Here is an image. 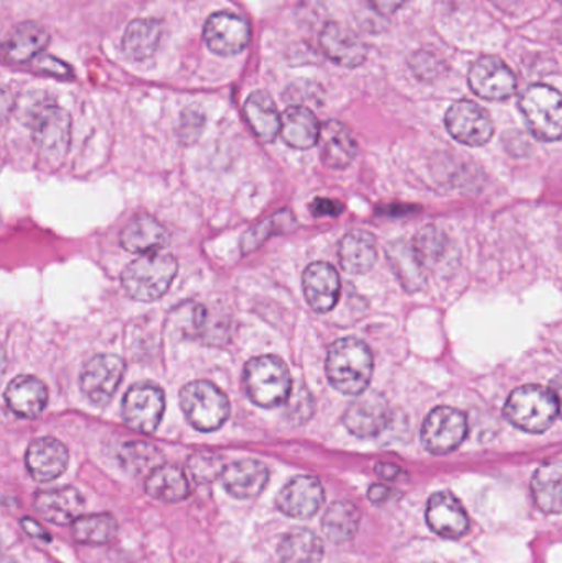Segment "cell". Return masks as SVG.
<instances>
[{
	"label": "cell",
	"mask_w": 562,
	"mask_h": 563,
	"mask_svg": "<svg viewBox=\"0 0 562 563\" xmlns=\"http://www.w3.org/2000/svg\"><path fill=\"white\" fill-rule=\"evenodd\" d=\"M327 377L339 393L360 396L368 389L373 376V354L356 338H342L329 347L326 361Z\"/></svg>",
	"instance_id": "1"
},
{
	"label": "cell",
	"mask_w": 562,
	"mask_h": 563,
	"mask_svg": "<svg viewBox=\"0 0 562 563\" xmlns=\"http://www.w3.org/2000/svg\"><path fill=\"white\" fill-rule=\"evenodd\" d=\"M508 422L528 433H543L560 416V399L551 389L524 386L508 397L504 409Z\"/></svg>",
	"instance_id": "2"
},
{
	"label": "cell",
	"mask_w": 562,
	"mask_h": 563,
	"mask_svg": "<svg viewBox=\"0 0 562 563\" xmlns=\"http://www.w3.org/2000/svg\"><path fill=\"white\" fill-rule=\"evenodd\" d=\"M244 389L256 406L274 409L289 400L293 377L276 356L253 357L244 367Z\"/></svg>",
	"instance_id": "3"
},
{
	"label": "cell",
	"mask_w": 562,
	"mask_h": 563,
	"mask_svg": "<svg viewBox=\"0 0 562 563\" xmlns=\"http://www.w3.org/2000/svg\"><path fill=\"white\" fill-rule=\"evenodd\" d=\"M177 261L167 254H144L129 264L121 282L129 297L139 301H154L170 288L177 276Z\"/></svg>",
	"instance_id": "4"
},
{
	"label": "cell",
	"mask_w": 562,
	"mask_h": 563,
	"mask_svg": "<svg viewBox=\"0 0 562 563\" xmlns=\"http://www.w3.org/2000/svg\"><path fill=\"white\" fill-rule=\"evenodd\" d=\"M180 407L190 426L200 432L220 429L230 417V400L208 380L187 384L180 393Z\"/></svg>",
	"instance_id": "5"
},
{
	"label": "cell",
	"mask_w": 562,
	"mask_h": 563,
	"mask_svg": "<svg viewBox=\"0 0 562 563\" xmlns=\"http://www.w3.org/2000/svg\"><path fill=\"white\" fill-rule=\"evenodd\" d=\"M528 128L535 137L544 142H557L561 139V95L547 85H533L524 92L520 99Z\"/></svg>",
	"instance_id": "6"
},
{
	"label": "cell",
	"mask_w": 562,
	"mask_h": 563,
	"mask_svg": "<svg viewBox=\"0 0 562 563\" xmlns=\"http://www.w3.org/2000/svg\"><path fill=\"white\" fill-rule=\"evenodd\" d=\"M467 417L452 407H436L422 423V445L434 455L454 452L467 437Z\"/></svg>",
	"instance_id": "7"
},
{
	"label": "cell",
	"mask_w": 562,
	"mask_h": 563,
	"mask_svg": "<svg viewBox=\"0 0 562 563\" xmlns=\"http://www.w3.org/2000/svg\"><path fill=\"white\" fill-rule=\"evenodd\" d=\"M36 147L42 152L43 157L48 161H62L63 155L68 151L69 145V121L68 112L58 106H42L33 114L30 121Z\"/></svg>",
	"instance_id": "8"
},
{
	"label": "cell",
	"mask_w": 562,
	"mask_h": 563,
	"mask_svg": "<svg viewBox=\"0 0 562 563\" xmlns=\"http://www.w3.org/2000/svg\"><path fill=\"white\" fill-rule=\"evenodd\" d=\"M449 134L469 147H482L494 137V122L491 115L474 101L454 102L445 114Z\"/></svg>",
	"instance_id": "9"
},
{
	"label": "cell",
	"mask_w": 562,
	"mask_h": 563,
	"mask_svg": "<svg viewBox=\"0 0 562 563\" xmlns=\"http://www.w3.org/2000/svg\"><path fill=\"white\" fill-rule=\"evenodd\" d=\"M125 364L115 354H98L81 371L82 394L96 406H104L114 396L124 376Z\"/></svg>",
	"instance_id": "10"
},
{
	"label": "cell",
	"mask_w": 562,
	"mask_h": 563,
	"mask_svg": "<svg viewBox=\"0 0 562 563\" xmlns=\"http://www.w3.org/2000/svg\"><path fill=\"white\" fill-rule=\"evenodd\" d=\"M165 410V396L154 384H137L125 394L122 417L132 429L152 433L161 423Z\"/></svg>",
	"instance_id": "11"
},
{
	"label": "cell",
	"mask_w": 562,
	"mask_h": 563,
	"mask_svg": "<svg viewBox=\"0 0 562 563\" xmlns=\"http://www.w3.org/2000/svg\"><path fill=\"white\" fill-rule=\"evenodd\" d=\"M517 76L497 56H484L472 65L469 86L488 101H505L517 91Z\"/></svg>",
	"instance_id": "12"
},
{
	"label": "cell",
	"mask_w": 562,
	"mask_h": 563,
	"mask_svg": "<svg viewBox=\"0 0 562 563\" xmlns=\"http://www.w3.org/2000/svg\"><path fill=\"white\" fill-rule=\"evenodd\" d=\"M392 409L385 397L375 390L360 394L343 416V423L350 433L359 439H373L388 427Z\"/></svg>",
	"instance_id": "13"
},
{
	"label": "cell",
	"mask_w": 562,
	"mask_h": 563,
	"mask_svg": "<svg viewBox=\"0 0 562 563\" xmlns=\"http://www.w3.org/2000/svg\"><path fill=\"white\" fill-rule=\"evenodd\" d=\"M250 25L246 20L234 13H213L205 25V42L217 55H238L250 45Z\"/></svg>",
	"instance_id": "14"
},
{
	"label": "cell",
	"mask_w": 562,
	"mask_h": 563,
	"mask_svg": "<svg viewBox=\"0 0 562 563\" xmlns=\"http://www.w3.org/2000/svg\"><path fill=\"white\" fill-rule=\"evenodd\" d=\"M326 492L313 476H297L277 495V508L294 519H309L322 508Z\"/></svg>",
	"instance_id": "15"
},
{
	"label": "cell",
	"mask_w": 562,
	"mask_h": 563,
	"mask_svg": "<svg viewBox=\"0 0 562 563\" xmlns=\"http://www.w3.org/2000/svg\"><path fill=\"white\" fill-rule=\"evenodd\" d=\"M426 521L436 534L445 539L462 538L471 528L464 506L448 492L434 493L429 498Z\"/></svg>",
	"instance_id": "16"
},
{
	"label": "cell",
	"mask_w": 562,
	"mask_h": 563,
	"mask_svg": "<svg viewBox=\"0 0 562 563\" xmlns=\"http://www.w3.org/2000/svg\"><path fill=\"white\" fill-rule=\"evenodd\" d=\"M68 450L52 437L33 440L26 450V470L40 483L53 482L65 473L68 466Z\"/></svg>",
	"instance_id": "17"
},
{
	"label": "cell",
	"mask_w": 562,
	"mask_h": 563,
	"mask_svg": "<svg viewBox=\"0 0 562 563\" xmlns=\"http://www.w3.org/2000/svg\"><path fill=\"white\" fill-rule=\"evenodd\" d=\"M307 303L317 313H326L335 307L340 297V277L335 267L327 263H313L302 277Z\"/></svg>",
	"instance_id": "18"
},
{
	"label": "cell",
	"mask_w": 562,
	"mask_h": 563,
	"mask_svg": "<svg viewBox=\"0 0 562 563\" xmlns=\"http://www.w3.org/2000/svg\"><path fill=\"white\" fill-rule=\"evenodd\" d=\"M221 483L231 496L251 499L260 496L269 482V470L256 460H240L224 466Z\"/></svg>",
	"instance_id": "19"
},
{
	"label": "cell",
	"mask_w": 562,
	"mask_h": 563,
	"mask_svg": "<svg viewBox=\"0 0 562 563\" xmlns=\"http://www.w3.org/2000/svg\"><path fill=\"white\" fill-rule=\"evenodd\" d=\"M320 46L327 58L345 68H356L366 59V46L352 30L340 23H329L320 35Z\"/></svg>",
	"instance_id": "20"
},
{
	"label": "cell",
	"mask_w": 562,
	"mask_h": 563,
	"mask_svg": "<svg viewBox=\"0 0 562 563\" xmlns=\"http://www.w3.org/2000/svg\"><path fill=\"white\" fill-rule=\"evenodd\" d=\"M35 509L45 521L56 526L73 525L85 509V499L78 489L59 488L36 495Z\"/></svg>",
	"instance_id": "21"
},
{
	"label": "cell",
	"mask_w": 562,
	"mask_h": 563,
	"mask_svg": "<svg viewBox=\"0 0 562 563\" xmlns=\"http://www.w3.org/2000/svg\"><path fill=\"white\" fill-rule=\"evenodd\" d=\"M320 157L330 168H346L356 157V142L342 122L329 121L320 128Z\"/></svg>",
	"instance_id": "22"
},
{
	"label": "cell",
	"mask_w": 562,
	"mask_h": 563,
	"mask_svg": "<svg viewBox=\"0 0 562 563\" xmlns=\"http://www.w3.org/2000/svg\"><path fill=\"white\" fill-rule=\"evenodd\" d=\"M48 390L42 380L33 376H19L10 380L5 389V402L20 417L38 416L46 407Z\"/></svg>",
	"instance_id": "23"
},
{
	"label": "cell",
	"mask_w": 562,
	"mask_h": 563,
	"mask_svg": "<svg viewBox=\"0 0 562 563\" xmlns=\"http://www.w3.org/2000/svg\"><path fill=\"white\" fill-rule=\"evenodd\" d=\"M340 266L349 274H365L378 260L376 240L366 231L355 230L345 234L339 246Z\"/></svg>",
	"instance_id": "24"
},
{
	"label": "cell",
	"mask_w": 562,
	"mask_h": 563,
	"mask_svg": "<svg viewBox=\"0 0 562 563\" xmlns=\"http://www.w3.org/2000/svg\"><path fill=\"white\" fill-rule=\"evenodd\" d=\"M279 134L289 147L307 151L319 141L320 124L310 109L293 106L280 115Z\"/></svg>",
	"instance_id": "25"
},
{
	"label": "cell",
	"mask_w": 562,
	"mask_h": 563,
	"mask_svg": "<svg viewBox=\"0 0 562 563\" xmlns=\"http://www.w3.org/2000/svg\"><path fill=\"white\" fill-rule=\"evenodd\" d=\"M49 35L42 25L25 22L16 25L3 43V55L12 63H26L48 45Z\"/></svg>",
	"instance_id": "26"
},
{
	"label": "cell",
	"mask_w": 562,
	"mask_h": 563,
	"mask_svg": "<svg viewBox=\"0 0 562 563\" xmlns=\"http://www.w3.org/2000/svg\"><path fill=\"white\" fill-rule=\"evenodd\" d=\"M167 241V230L152 217L134 218L121 233L122 247L134 254L157 253Z\"/></svg>",
	"instance_id": "27"
},
{
	"label": "cell",
	"mask_w": 562,
	"mask_h": 563,
	"mask_svg": "<svg viewBox=\"0 0 562 563\" xmlns=\"http://www.w3.org/2000/svg\"><path fill=\"white\" fill-rule=\"evenodd\" d=\"M244 115L260 141H276L280 131V114L276 102L266 91H256L246 99Z\"/></svg>",
	"instance_id": "28"
},
{
	"label": "cell",
	"mask_w": 562,
	"mask_h": 563,
	"mask_svg": "<svg viewBox=\"0 0 562 563\" xmlns=\"http://www.w3.org/2000/svg\"><path fill=\"white\" fill-rule=\"evenodd\" d=\"M145 493L164 503L184 501L190 495L187 476L175 465H158L145 479Z\"/></svg>",
	"instance_id": "29"
},
{
	"label": "cell",
	"mask_w": 562,
	"mask_h": 563,
	"mask_svg": "<svg viewBox=\"0 0 562 563\" xmlns=\"http://www.w3.org/2000/svg\"><path fill=\"white\" fill-rule=\"evenodd\" d=\"M535 503L541 511L548 515H560L561 512V462L553 460V462L544 463L543 466L538 468L535 473L533 483Z\"/></svg>",
	"instance_id": "30"
},
{
	"label": "cell",
	"mask_w": 562,
	"mask_h": 563,
	"mask_svg": "<svg viewBox=\"0 0 562 563\" xmlns=\"http://www.w3.org/2000/svg\"><path fill=\"white\" fill-rule=\"evenodd\" d=\"M161 36L162 26L157 20H134L125 30L122 48H124L129 58L142 62V59H147L148 56L154 55L158 43H161Z\"/></svg>",
	"instance_id": "31"
},
{
	"label": "cell",
	"mask_w": 562,
	"mask_h": 563,
	"mask_svg": "<svg viewBox=\"0 0 562 563\" xmlns=\"http://www.w3.org/2000/svg\"><path fill=\"white\" fill-rule=\"evenodd\" d=\"M322 558V542L307 529H294L280 541L279 559L283 563H319Z\"/></svg>",
	"instance_id": "32"
},
{
	"label": "cell",
	"mask_w": 562,
	"mask_h": 563,
	"mask_svg": "<svg viewBox=\"0 0 562 563\" xmlns=\"http://www.w3.org/2000/svg\"><path fill=\"white\" fill-rule=\"evenodd\" d=\"M360 511L355 505L349 501H337L330 506L323 516V532L330 541L343 542L352 541L360 528Z\"/></svg>",
	"instance_id": "33"
},
{
	"label": "cell",
	"mask_w": 562,
	"mask_h": 563,
	"mask_svg": "<svg viewBox=\"0 0 562 563\" xmlns=\"http://www.w3.org/2000/svg\"><path fill=\"white\" fill-rule=\"evenodd\" d=\"M389 263L408 290H418L425 282V264L418 253L406 241H396L388 246Z\"/></svg>",
	"instance_id": "34"
},
{
	"label": "cell",
	"mask_w": 562,
	"mask_h": 563,
	"mask_svg": "<svg viewBox=\"0 0 562 563\" xmlns=\"http://www.w3.org/2000/svg\"><path fill=\"white\" fill-rule=\"evenodd\" d=\"M76 542L86 545H104L118 534V521L111 515L79 516L71 525Z\"/></svg>",
	"instance_id": "35"
},
{
	"label": "cell",
	"mask_w": 562,
	"mask_h": 563,
	"mask_svg": "<svg viewBox=\"0 0 562 563\" xmlns=\"http://www.w3.org/2000/svg\"><path fill=\"white\" fill-rule=\"evenodd\" d=\"M122 462L125 468L134 473L145 472L148 473L158 466V452L152 445L145 443H129L122 452Z\"/></svg>",
	"instance_id": "36"
},
{
	"label": "cell",
	"mask_w": 562,
	"mask_h": 563,
	"mask_svg": "<svg viewBox=\"0 0 562 563\" xmlns=\"http://www.w3.org/2000/svg\"><path fill=\"white\" fill-rule=\"evenodd\" d=\"M223 468L220 456L211 455V453H197L188 462V470L197 483L214 482L220 478Z\"/></svg>",
	"instance_id": "37"
},
{
	"label": "cell",
	"mask_w": 562,
	"mask_h": 563,
	"mask_svg": "<svg viewBox=\"0 0 562 563\" xmlns=\"http://www.w3.org/2000/svg\"><path fill=\"white\" fill-rule=\"evenodd\" d=\"M416 253H418L419 260L422 264L428 261L434 260L444 250V236L436 231V228H426L419 238H416L415 246Z\"/></svg>",
	"instance_id": "38"
},
{
	"label": "cell",
	"mask_w": 562,
	"mask_h": 563,
	"mask_svg": "<svg viewBox=\"0 0 562 563\" xmlns=\"http://www.w3.org/2000/svg\"><path fill=\"white\" fill-rule=\"evenodd\" d=\"M310 211H313L316 217H339L343 211V205L335 200H326V198H317L312 205H310Z\"/></svg>",
	"instance_id": "39"
},
{
	"label": "cell",
	"mask_w": 562,
	"mask_h": 563,
	"mask_svg": "<svg viewBox=\"0 0 562 563\" xmlns=\"http://www.w3.org/2000/svg\"><path fill=\"white\" fill-rule=\"evenodd\" d=\"M38 65L43 71L52 73V75L59 76V78H68V76H71V68H69L66 63L52 58V56H45Z\"/></svg>",
	"instance_id": "40"
},
{
	"label": "cell",
	"mask_w": 562,
	"mask_h": 563,
	"mask_svg": "<svg viewBox=\"0 0 562 563\" xmlns=\"http://www.w3.org/2000/svg\"><path fill=\"white\" fill-rule=\"evenodd\" d=\"M23 529H25L26 534L32 536L33 539H40V541H49V534L38 525V522L33 521V519H23L22 521Z\"/></svg>",
	"instance_id": "41"
},
{
	"label": "cell",
	"mask_w": 562,
	"mask_h": 563,
	"mask_svg": "<svg viewBox=\"0 0 562 563\" xmlns=\"http://www.w3.org/2000/svg\"><path fill=\"white\" fill-rule=\"evenodd\" d=\"M368 2L372 3L378 12L388 15V13H395L396 10L401 9L406 0H368Z\"/></svg>",
	"instance_id": "42"
},
{
	"label": "cell",
	"mask_w": 562,
	"mask_h": 563,
	"mask_svg": "<svg viewBox=\"0 0 562 563\" xmlns=\"http://www.w3.org/2000/svg\"><path fill=\"white\" fill-rule=\"evenodd\" d=\"M370 499L375 505H382V503L388 501L389 496H392V489L388 486L383 485H373L368 492Z\"/></svg>",
	"instance_id": "43"
},
{
	"label": "cell",
	"mask_w": 562,
	"mask_h": 563,
	"mask_svg": "<svg viewBox=\"0 0 562 563\" xmlns=\"http://www.w3.org/2000/svg\"><path fill=\"white\" fill-rule=\"evenodd\" d=\"M376 473H378V475L382 476V478L395 479L398 478L399 473H401V470H399L398 466L386 465V463H382V465L376 466Z\"/></svg>",
	"instance_id": "44"
},
{
	"label": "cell",
	"mask_w": 562,
	"mask_h": 563,
	"mask_svg": "<svg viewBox=\"0 0 562 563\" xmlns=\"http://www.w3.org/2000/svg\"><path fill=\"white\" fill-rule=\"evenodd\" d=\"M12 109V96L5 88H0V119L5 118Z\"/></svg>",
	"instance_id": "45"
},
{
	"label": "cell",
	"mask_w": 562,
	"mask_h": 563,
	"mask_svg": "<svg viewBox=\"0 0 562 563\" xmlns=\"http://www.w3.org/2000/svg\"><path fill=\"white\" fill-rule=\"evenodd\" d=\"M5 364H7L5 353H3L2 347H0V374H2L3 371H5Z\"/></svg>",
	"instance_id": "46"
},
{
	"label": "cell",
	"mask_w": 562,
	"mask_h": 563,
	"mask_svg": "<svg viewBox=\"0 0 562 563\" xmlns=\"http://www.w3.org/2000/svg\"><path fill=\"white\" fill-rule=\"evenodd\" d=\"M0 563H15V562L9 561V559H0Z\"/></svg>",
	"instance_id": "47"
}]
</instances>
